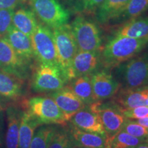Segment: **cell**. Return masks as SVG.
Here are the masks:
<instances>
[{
  "label": "cell",
  "instance_id": "6",
  "mask_svg": "<svg viewBox=\"0 0 148 148\" xmlns=\"http://www.w3.org/2000/svg\"><path fill=\"white\" fill-rule=\"evenodd\" d=\"M70 25L79 51H99L101 40L99 30L95 23L78 16Z\"/></svg>",
  "mask_w": 148,
  "mask_h": 148
},
{
  "label": "cell",
  "instance_id": "12",
  "mask_svg": "<svg viewBox=\"0 0 148 148\" xmlns=\"http://www.w3.org/2000/svg\"><path fill=\"white\" fill-rule=\"evenodd\" d=\"M91 83L94 95L98 101L113 97L120 87L119 83L110 73L106 71L91 74Z\"/></svg>",
  "mask_w": 148,
  "mask_h": 148
},
{
  "label": "cell",
  "instance_id": "39",
  "mask_svg": "<svg viewBox=\"0 0 148 148\" xmlns=\"http://www.w3.org/2000/svg\"><path fill=\"white\" fill-rule=\"evenodd\" d=\"M0 145H1V142H0Z\"/></svg>",
  "mask_w": 148,
  "mask_h": 148
},
{
  "label": "cell",
  "instance_id": "35",
  "mask_svg": "<svg viewBox=\"0 0 148 148\" xmlns=\"http://www.w3.org/2000/svg\"><path fill=\"white\" fill-rule=\"evenodd\" d=\"M135 148H148V140L142 142Z\"/></svg>",
  "mask_w": 148,
  "mask_h": 148
},
{
  "label": "cell",
  "instance_id": "30",
  "mask_svg": "<svg viewBox=\"0 0 148 148\" xmlns=\"http://www.w3.org/2000/svg\"><path fill=\"white\" fill-rule=\"evenodd\" d=\"M104 0H72V6L75 12L82 14L95 12Z\"/></svg>",
  "mask_w": 148,
  "mask_h": 148
},
{
  "label": "cell",
  "instance_id": "27",
  "mask_svg": "<svg viewBox=\"0 0 148 148\" xmlns=\"http://www.w3.org/2000/svg\"><path fill=\"white\" fill-rule=\"evenodd\" d=\"M56 127L42 125L35 130L29 148H47Z\"/></svg>",
  "mask_w": 148,
  "mask_h": 148
},
{
  "label": "cell",
  "instance_id": "28",
  "mask_svg": "<svg viewBox=\"0 0 148 148\" xmlns=\"http://www.w3.org/2000/svg\"><path fill=\"white\" fill-rule=\"evenodd\" d=\"M69 132L64 129H56L47 148H74Z\"/></svg>",
  "mask_w": 148,
  "mask_h": 148
},
{
  "label": "cell",
  "instance_id": "5",
  "mask_svg": "<svg viewBox=\"0 0 148 148\" xmlns=\"http://www.w3.org/2000/svg\"><path fill=\"white\" fill-rule=\"evenodd\" d=\"M35 15L42 23L53 29L67 24L70 14L58 0H28Z\"/></svg>",
  "mask_w": 148,
  "mask_h": 148
},
{
  "label": "cell",
  "instance_id": "16",
  "mask_svg": "<svg viewBox=\"0 0 148 148\" xmlns=\"http://www.w3.org/2000/svg\"><path fill=\"white\" fill-rule=\"evenodd\" d=\"M75 147L86 148H106L108 138L106 134L86 132L74 127L69 131Z\"/></svg>",
  "mask_w": 148,
  "mask_h": 148
},
{
  "label": "cell",
  "instance_id": "10",
  "mask_svg": "<svg viewBox=\"0 0 148 148\" xmlns=\"http://www.w3.org/2000/svg\"><path fill=\"white\" fill-rule=\"evenodd\" d=\"M0 69L21 79L25 76V61L18 56L4 36H0Z\"/></svg>",
  "mask_w": 148,
  "mask_h": 148
},
{
  "label": "cell",
  "instance_id": "13",
  "mask_svg": "<svg viewBox=\"0 0 148 148\" xmlns=\"http://www.w3.org/2000/svg\"><path fill=\"white\" fill-rule=\"evenodd\" d=\"M99 62V51H77L72 62L73 79L82 75L92 74Z\"/></svg>",
  "mask_w": 148,
  "mask_h": 148
},
{
  "label": "cell",
  "instance_id": "25",
  "mask_svg": "<svg viewBox=\"0 0 148 148\" xmlns=\"http://www.w3.org/2000/svg\"><path fill=\"white\" fill-rule=\"evenodd\" d=\"M143 141L145 140L134 137L124 131L120 130L108 140L106 148H135Z\"/></svg>",
  "mask_w": 148,
  "mask_h": 148
},
{
  "label": "cell",
  "instance_id": "8",
  "mask_svg": "<svg viewBox=\"0 0 148 148\" xmlns=\"http://www.w3.org/2000/svg\"><path fill=\"white\" fill-rule=\"evenodd\" d=\"M90 109L100 118L108 140L121 130L126 118L117 104H102L97 101L90 105Z\"/></svg>",
  "mask_w": 148,
  "mask_h": 148
},
{
  "label": "cell",
  "instance_id": "7",
  "mask_svg": "<svg viewBox=\"0 0 148 148\" xmlns=\"http://www.w3.org/2000/svg\"><path fill=\"white\" fill-rule=\"evenodd\" d=\"M67 82L58 66L40 64L34 72L32 85L35 91L45 92L60 89Z\"/></svg>",
  "mask_w": 148,
  "mask_h": 148
},
{
  "label": "cell",
  "instance_id": "29",
  "mask_svg": "<svg viewBox=\"0 0 148 148\" xmlns=\"http://www.w3.org/2000/svg\"><path fill=\"white\" fill-rule=\"evenodd\" d=\"M121 130L128 133L134 137L140 138L144 140H148V129L138 124L136 121L125 119Z\"/></svg>",
  "mask_w": 148,
  "mask_h": 148
},
{
  "label": "cell",
  "instance_id": "24",
  "mask_svg": "<svg viewBox=\"0 0 148 148\" xmlns=\"http://www.w3.org/2000/svg\"><path fill=\"white\" fill-rule=\"evenodd\" d=\"M115 36L132 38H148V16H139L127 21L117 31Z\"/></svg>",
  "mask_w": 148,
  "mask_h": 148
},
{
  "label": "cell",
  "instance_id": "22",
  "mask_svg": "<svg viewBox=\"0 0 148 148\" xmlns=\"http://www.w3.org/2000/svg\"><path fill=\"white\" fill-rule=\"evenodd\" d=\"M38 22L32 10L21 8L14 11L12 15V25L25 34L30 37L36 29Z\"/></svg>",
  "mask_w": 148,
  "mask_h": 148
},
{
  "label": "cell",
  "instance_id": "31",
  "mask_svg": "<svg viewBox=\"0 0 148 148\" xmlns=\"http://www.w3.org/2000/svg\"><path fill=\"white\" fill-rule=\"evenodd\" d=\"M13 9H0V36H4L12 25Z\"/></svg>",
  "mask_w": 148,
  "mask_h": 148
},
{
  "label": "cell",
  "instance_id": "1",
  "mask_svg": "<svg viewBox=\"0 0 148 148\" xmlns=\"http://www.w3.org/2000/svg\"><path fill=\"white\" fill-rule=\"evenodd\" d=\"M148 44V38H132L115 36L105 46L102 60L105 65L116 66L132 58Z\"/></svg>",
  "mask_w": 148,
  "mask_h": 148
},
{
  "label": "cell",
  "instance_id": "21",
  "mask_svg": "<svg viewBox=\"0 0 148 148\" xmlns=\"http://www.w3.org/2000/svg\"><path fill=\"white\" fill-rule=\"evenodd\" d=\"M130 0H104L96 10V18L100 23L116 19Z\"/></svg>",
  "mask_w": 148,
  "mask_h": 148
},
{
  "label": "cell",
  "instance_id": "34",
  "mask_svg": "<svg viewBox=\"0 0 148 148\" xmlns=\"http://www.w3.org/2000/svg\"><path fill=\"white\" fill-rule=\"evenodd\" d=\"M138 124L141 125L142 126L146 127L148 129V116H145L143 118H140V119H137V121H136Z\"/></svg>",
  "mask_w": 148,
  "mask_h": 148
},
{
  "label": "cell",
  "instance_id": "23",
  "mask_svg": "<svg viewBox=\"0 0 148 148\" xmlns=\"http://www.w3.org/2000/svg\"><path fill=\"white\" fill-rule=\"evenodd\" d=\"M40 123L26 111H22L18 134V148H29L34 132Z\"/></svg>",
  "mask_w": 148,
  "mask_h": 148
},
{
  "label": "cell",
  "instance_id": "18",
  "mask_svg": "<svg viewBox=\"0 0 148 148\" xmlns=\"http://www.w3.org/2000/svg\"><path fill=\"white\" fill-rule=\"evenodd\" d=\"M116 104L121 110L131 109L141 106H148V99L145 86L135 89H125L116 97Z\"/></svg>",
  "mask_w": 148,
  "mask_h": 148
},
{
  "label": "cell",
  "instance_id": "20",
  "mask_svg": "<svg viewBox=\"0 0 148 148\" xmlns=\"http://www.w3.org/2000/svg\"><path fill=\"white\" fill-rule=\"evenodd\" d=\"M71 80V84L69 86L74 93L85 104L90 106L93 103L97 101L92 90L91 74L77 77Z\"/></svg>",
  "mask_w": 148,
  "mask_h": 148
},
{
  "label": "cell",
  "instance_id": "15",
  "mask_svg": "<svg viewBox=\"0 0 148 148\" xmlns=\"http://www.w3.org/2000/svg\"><path fill=\"white\" fill-rule=\"evenodd\" d=\"M74 127L86 132L106 134L99 116L91 110H82L74 114L69 119Z\"/></svg>",
  "mask_w": 148,
  "mask_h": 148
},
{
  "label": "cell",
  "instance_id": "36",
  "mask_svg": "<svg viewBox=\"0 0 148 148\" xmlns=\"http://www.w3.org/2000/svg\"><path fill=\"white\" fill-rule=\"evenodd\" d=\"M145 88H146V91H147V99H148V85L145 86Z\"/></svg>",
  "mask_w": 148,
  "mask_h": 148
},
{
  "label": "cell",
  "instance_id": "14",
  "mask_svg": "<svg viewBox=\"0 0 148 148\" xmlns=\"http://www.w3.org/2000/svg\"><path fill=\"white\" fill-rule=\"evenodd\" d=\"M4 37L13 47L20 58L27 62L34 56L30 37L16 29L10 27Z\"/></svg>",
  "mask_w": 148,
  "mask_h": 148
},
{
  "label": "cell",
  "instance_id": "11",
  "mask_svg": "<svg viewBox=\"0 0 148 148\" xmlns=\"http://www.w3.org/2000/svg\"><path fill=\"white\" fill-rule=\"evenodd\" d=\"M50 97L62 111L67 121H69L74 114L86 108V104L76 96L69 86H64L53 91Z\"/></svg>",
  "mask_w": 148,
  "mask_h": 148
},
{
  "label": "cell",
  "instance_id": "3",
  "mask_svg": "<svg viewBox=\"0 0 148 148\" xmlns=\"http://www.w3.org/2000/svg\"><path fill=\"white\" fill-rule=\"evenodd\" d=\"M25 111L40 125H63L67 121L65 116L51 97H34L23 103Z\"/></svg>",
  "mask_w": 148,
  "mask_h": 148
},
{
  "label": "cell",
  "instance_id": "38",
  "mask_svg": "<svg viewBox=\"0 0 148 148\" xmlns=\"http://www.w3.org/2000/svg\"><path fill=\"white\" fill-rule=\"evenodd\" d=\"M0 110H1V106H0Z\"/></svg>",
  "mask_w": 148,
  "mask_h": 148
},
{
  "label": "cell",
  "instance_id": "17",
  "mask_svg": "<svg viewBox=\"0 0 148 148\" xmlns=\"http://www.w3.org/2000/svg\"><path fill=\"white\" fill-rule=\"evenodd\" d=\"M23 79L0 69V97L17 100L23 96Z\"/></svg>",
  "mask_w": 148,
  "mask_h": 148
},
{
  "label": "cell",
  "instance_id": "2",
  "mask_svg": "<svg viewBox=\"0 0 148 148\" xmlns=\"http://www.w3.org/2000/svg\"><path fill=\"white\" fill-rule=\"evenodd\" d=\"M54 38L59 67L64 77L70 81L73 79L72 62L78 51L75 38L69 24L51 29Z\"/></svg>",
  "mask_w": 148,
  "mask_h": 148
},
{
  "label": "cell",
  "instance_id": "4",
  "mask_svg": "<svg viewBox=\"0 0 148 148\" xmlns=\"http://www.w3.org/2000/svg\"><path fill=\"white\" fill-rule=\"evenodd\" d=\"M30 38L34 57L40 64H51L59 67L51 29L44 24L38 23Z\"/></svg>",
  "mask_w": 148,
  "mask_h": 148
},
{
  "label": "cell",
  "instance_id": "9",
  "mask_svg": "<svg viewBox=\"0 0 148 148\" xmlns=\"http://www.w3.org/2000/svg\"><path fill=\"white\" fill-rule=\"evenodd\" d=\"M123 79L127 89L148 85V53L129 61L123 68Z\"/></svg>",
  "mask_w": 148,
  "mask_h": 148
},
{
  "label": "cell",
  "instance_id": "26",
  "mask_svg": "<svg viewBox=\"0 0 148 148\" xmlns=\"http://www.w3.org/2000/svg\"><path fill=\"white\" fill-rule=\"evenodd\" d=\"M147 9L148 0H130L116 18L131 21L139 17Z\"/></svg>",
  "mask_w": 148,
  "mask_h": 148
},
{
  "label": "cell",
  "instance_id": "33",
  "mask_svg": "<svg viewBox=\"0 0 148 148\" xmlns=\"http://www.w3.org/2000/svg\"><path fill=\"white\" fill-rule=\"evenodd\" d=\"M25 0H0V9H13Z\"/></svg>",
  "mask_w": 148,
  "mask_h": 148
},
{
  "label": "cell",
  "instance_id": "19",
  "mask_svg": "<svg viewBox=\"0 0 148 148\" xmlns=\"http://www.w3.org/2000/svg\"><path fill=\"white\" fill-rule=\"evenodd\" d=\"M21 112L22 111L14 106H11L7 108L8 127L5 135L6 148H18V134Z\"/></svg>",
  "mask_w": 148,
  "mask_h": 148
},
{
  "label": "cell",
  "instance_id": "37",
  "mask_svg": "<svg viewBox=\"0 0 148 148\" xmlns=\"http://www.w3.org/2000/svg\"><path fill=\"white\" fill-rule=\"evenodd\" d=\"M74 148H86V147H75Z\"/></svg>",
  "mask_w": 148,
  "mask_h": 148
},
{
  "label": "cell",
  "instance_id": "32",
  "mask_svg": "<svg viewBox=\"0 0 148 148\" xmlns=\"http://www.w3.org/2000/svg\"><path fill=\"white\" fill-rule=\"evenodd\" d=\"M122 112L126 119H138L148 116V106H141L131 109H125L122 110Z\"/></svg>",
  "mask_w": 148,
  "mask_h": 148
}]
</instances>
